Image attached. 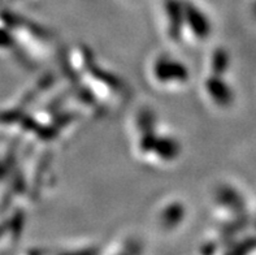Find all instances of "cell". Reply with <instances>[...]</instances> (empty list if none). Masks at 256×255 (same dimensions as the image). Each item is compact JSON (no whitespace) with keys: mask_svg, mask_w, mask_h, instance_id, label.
I'll use <instances>...</instances> for the list:
<instances>
[{"mask_svg":"<svg viewBox=\"0 0 256 255\" xmlns=\"http://www.w3.org/2000/svg\"><path fill=\"white\" fill-rule=\"evenodd\" d=\"M150 76L159 86H182L188 81L185 65L170 56H156L150 64Z\"/></svg>","mask_w":256,"mask_h":255,"instance_id":"cell-1","label":"cell"}]
</instances>
